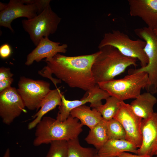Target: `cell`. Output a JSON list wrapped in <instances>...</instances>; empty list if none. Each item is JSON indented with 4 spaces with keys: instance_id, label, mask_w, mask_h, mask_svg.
<instances>
[{
    "instance_id": "cell-1",
    "label": "cell",
    "mask_w": 157,
    "mask_h": 157,
    "mask_svg": "<svg viewBox=\"0 0 157 157\" xmlns=\"http://www.w3.org/2000/svg\"><path fill=\"white\" fill-rule=\"evenodd\" d=\"M99 53L77 56H66L58 53L51 59L45 61L47 65L38 71L39 74L53 81L54 74L69 87L88 91L96 84L92 69Z\"/></svg>"
},
{
    "instance_id": "cell-2",
    "label": "cell",
    "mask_w": 157,
    "mask_h": 157,
    "mask_svg": "<svg viewBox=\"0 0 157 157\" xmlns=\"http://www.w3.org/2000/svg\"><path fill=\"white\" fill-rule=\"evenodd\" d=\"M83 126L78 119L70 115L63 122L44 116L36 126L33 145L37 147L54 141L74 139L83 131Z\"/></svg>"
},
{
    "instance_id": "cell-3",
    "label": "cell",
    "mask_w": 157,
    "mask_h": 157,
    "mask_svg": "<svg viewBox=\"0 0 157 157\" xmlns=\"http://www.w3.org/2000/svg\"><path fill=\"white\" fill-rule=\"evenodd\" d=\"M99 49V54L92 69L97 84L114 79L129 67L137 66V59L124 56L112 46L107 45Z\"/></svg>"
},
{
    "instance_id": "cell-4",
    "label": "cell",
    "mask_w": 157,
    "mask_h": 157,
    "mask_svg": "<svg viewBox=\"0 0 157 157\" xmlns=\"http://www.w3.org/2000/svg\"><path fill=\"white\" fill-rule=\"evenodd\" d=\"M148 76L144 72H131L123 78L98 83L100 88L110 96L120 101L136 98L145 88Z\"/></svg>"
},
{
    "instance_id": "cell-5",
    "label": "cell",
    "mask_w": 157,
    "mask_h": 157,
    "mask_svg": "<svg viewBox=\"0 0 157 157\" xmlns=\"http://www.w3.org/2000/svg\"><path fill=\"white\" fill-rule=\"evenodd\" d=\"M50 0H10L8 3L0 2V26L14 31L11 23L14 19L25 17L30 19L40 13Z\"/></svg>"
},
{
    "instance_id": "cell-6",
    "label": "cell",
    "mask_w": 157,
    "mask_h": 157,
    "mask_svg": "<svg viewBox=\"0 0 157 157\" xmlns=\"http://www.w3.org/2000/svg\"><path fill=\"white\" fill-rule=\"evenodd\" d=\"M146 42L143 40L131 39L126 34L113 30L104 34L98 45V48L110 45L117 49L124 56L138 60L141 67L147 65L148 59L144 51Z\"/></svg>"
},
{
    "instance_id": "cell-7",
    "label": "cell",
    "mask_w": 157,
    "mask_h": 157,
    "mask_svg": "<svg viewBox=\"0 0 157 157\" xmlns=\"http://www.w3.org/2000/svg\"><path fill=\"white\" fill-rule=\"evenodd\" d=\"M134 32L146 42L144 50L148 59L146 66L131 69L130 73L144 72L148 80L145 88L147 92L152 94L157 92V38L152 29L147 27L135 29Z\"/></svg>"
},
{
    "instance_id": "cell-8",
    "label": "cell",
    "mask_w": 157,
    "mask_h": 157,
    "mask_svg": "<svg viewBox=\"0 0 157 157\" xmlns=\"http://www.w3.org/2000/svg\"><path fill=\"white\" fill-rule=\"evenodd\" d=\"M61 18L52 10L50 4L36 16L22 21V26L36 46L42 38L49 37L57 30Z\"/></svg>"
},
{
    "instance_id": "cell-9",
    "label": "cell",
    "mask_w": 157,
    "mask_h": 157,
    "mask_svg": "<svg viewBox=\"0 0 157 157\" xmlns=\"http://www.w3.org/2000/svg\"><path fill=\"white\" fill-rule=\"evenodd\" d=\"M18 86L17 92L25 107L30 110H38L51 90L49 83L24 76L20 77Z\"/></svg>"
},
{
    "instance_id": "cell-10",
    "label": "cell",
    "mask_w": 157,
    "mask_h": 157,
    "mask_svg": "<svg viewBox=\"0 0 157 157\" xmlns=\"http://www.w3.org/2000/svg\"><path fill=\"white\" fill-rule=\"evenodd\" d=\"M122 124L126 134V140L139 148L142 144V119L136 115L130 104L124 101L119 103V108L114 118Z\"/></svg>"
},
{
    "instance_id": "cell-11",
    "label": "cell",
    "mask_w": 157,
    "mask_h": 157,
    "mask_svg": "<svg viewBox=\"0 0 157 157\" xmlns=\"http://www.w3.org/2000/svg\"><path fill=\"white\" fill-rule=\"evenodd\" d=\"M24 102L15 87L0 92V116L3 123L10 125L22 112H26Z\"/></svg>"
},
{
    "instance_id": "cell-12",
    "label": "cell",
    "mask_w": 157,
    "mask_h": 157,
    "mask_svg": "<svg viewBox=\"0 0 157 157\" xmlns=\"http://www.w3.org/2000/svg\"><path fill=\"white\" fill-rule=\"evenodd\" d=\"M88 91V95L80 100H67L62 94L61 96V104L59 106L56 119L61 122L65 121L69 116L72 110L88 103H90V107L95 108L102 104V100L106 99L110 96L106 92L101 89L98 84Z\"/></svg>"
},
{
    "instance_id": "cell-13",
    "label": "cell",
    "mask_w": 157,
    "mask_h": 157,
    "mask_svg": "<svg viewBox=\"0 0 157 157\" xmlns=\"http://www.w3.org/2000/svg\"><path fill=\"white\" fill-rule=\"evenodd\" d=\"M142 142L138 154L153 156L157 155V113L142 119L141 123Z\"/></svg>"
},
{
    "instance_id": "cell-14",
    "label": "cell",
    "mask_w": 157,
    "mask_h": 157,
    "mask_svg": "<svg viewBox=\"0 0 157 157\" xmlns=\"http://www.w3.org/2000/svg\"><path fill=\"white\" fill-rule=\"evenodd\" d=\"M60 44L59 42L50 40L49 37L42 38L35 48L27 56L25 65H30L34 61L39 62L45 58V61H47L59 53H66L67 45L64 44L60 45Z\"/></svg>"
},
{
    "instance_id": "cell-15",
    "label": "cell",
    "mask_w": 157,
    "mask_h": 157,
    "mask_svg": "<svg viewBox=\"0 0 157 157\" xmlns=\"http://www.w3.org/2000/svg\"><path fill=\"white\" fill-rule=\"evenodd\" d=\"M131 16L140 18L153 30L157 25V0H128Z\"/></svg>"
},
{
    "instance_id": "cell-16",
    "label": "cell",
    "mask_w": 157,
    "mask_h": 157,
    "mask_svg": "<svg viewBox=\"0 0 157 157\" xmlns=\"http://www.w3.org/2000/svg\"><path fill=\"white\" fill-rule=\"evenodd\" d=\"M62 94L58 88L51 90L42 102L40 109L32 116L34 119L28 124V129L31 130L36 127L45 115L57 106L61 105V96Z\"/></svg>"
},
{
    "instance_id": "cell-17",
    "label": "cell",
    "mask_w": 157,
    "mask_h": 157,
    "mask_svg": "<svg viewBox=\"0 0 157 157\" xmlns=\"http://www.w3.org/2000/svg\"><path fill=\"white\" fill-rule=\"evenodd\" d=\"M138 148L126 140H108L98 150L97 154L101 157H115L125 151L138 154Z\"/></svg>"
},
{
    "instance_id": "cell-18",
    "label": "cell",
    "mask_w": 157,
    "mask_h": 157,
    "mask_svg": "<svg viewBox=\"0 0 157 157\" xmlns=\"http://www.w3.org/2000/svg\"><path fill=\"white\" fill-rule=\"evenodd\" d=\"M157 99L148 92L141 94L135 99L130 105L135 114L142 119L147 118L154 113L153 108Z\"/></svg>"
},
{
    "instance_id": "cell-19",
    "label": "cell",
    "mask_w": 157,
    "mask_h": 157,
    "mask_svg": "<svg viewBox=\"0 0 157 157\" xmlns=\"http://www.w3.org/2000/svg\"><path fill=\"white\" fill-rule=\"evenodd\" d=\"M70 115L79 120L81 124L92 129L101 120L103 117L100 113L95 108L83 105L72 110Z\"/></svg>"
},
{
    "instance_id": "cell-20",
    "label": "cell",
    "mask_w": 157,
    "mask_h": 157,
    "mask_svg": "<svg viewBox=\"0 0 157 157\" xmlns=\"http://www.w3.org/2000/svg\"><path fill=\"white\" fill-rule=\"evenodd\" d=\"M88 144L92 145L97 150L108 140L107 128V121L103 119L90 129L85 139Z\"/></svg>"
},
{
    "instance_id": "cell-21",
    "label": "cell",
    "mask_w": 157,
    "mask_h": 157,
    "mask_svg": "<svg viewBox=\"0 0 157 157\" xmlns=\"http://www.w3.org/2000/svg\"><path fill=\"white\" fill-rule=\"evenodd\" d=\"M67 142L68 157H94L97 154L98 150L96 149L81 146L78 137Z\"/></svg>"
},
{
    "instance_id": "cell-22",
    "label": "cell",
    "mask_w": 157,
    "mask_h": 157,
    "mask_svg": "<svg viewBox=\"0 0 157 157\" xmlns=\"http://www.w3.org/2000/svg\"><path fill=\"white\" fill-rule=\"evenodd\" d=\"M105 100V104H102L95 108L101 114L103 119L107 121L114 118L118 109L119 103L120 101L111 96Z\"/></svg>"
},
{
    "instance_id": "cell-23",
    "label": "cell",
    "mask_w": 157,
    "mask_h": 157,
    "mask_svg": "<svg viewBox=\"0 0 157 157\" xmlns=\"http://www.w3.org/2000/svg\"><path fill=\"white\" fill-rule=\"evenodd\" d=\"M107 128L108 140H126L125 131L117 120L113 118L107 121Z\"/></svg>"
},
{
    "instance_id": "cell-24",
    "label": "cell",
    "mask_w": 157,
    "mask_h": 157,
    "mask_svg": "<svg viewBox=\"0 0 157 157\" xmlns=\"http://www.w3.org/2000/svg\"><path fill=\"white\" fill-rule=\"evenodd\" d=\"M50 144L49 149L46 157H68L67 141H54Z\"/></svg>"
},
{
    "instance_id": "cell-25",
    "label": "cell",
    "mask_w": 157,
    "mask_h": 157,
    "mask_svg": "<svg viewBox=\"0 0 157 157\" xmlns=\"http://www.w3.org/2000/svg\"><path fill=\"white\" fill-rule=\"evenodd\" d=\"M12 73L8 67H2L0 68V92L10 87L13 81Z\"/></svg>"
},
{
    "instance_id": "cell-26",
    "label": "cell",
    "mask_w": 157,
    "mask_h": 157,
    "mask_svg": "<svg viewBox=\"0 0 157 157\" xmlns=\"http://www.w3.org/2000/svg\"><path fill=\"white\" fill-rule=\"evenodd\" d=\"M12 50L10 46L7 43L4 44L0 47V56L3 59L8 58L11 54Z\"/></svg>"
},
{
    "instance_id": "cell-27",
    "label": "cell",
    "mask_w": 157,
    "mask_h": 157,
    "mask_svg": "<svg viewBox=\"0 0 157 157\" xmlns=\"http://www.w3.org/2000/svg\"><path fill=\"white\" fill-rule=\"evenodd\" d=\"M118 157H153L147 155H134L125 152H122L118 155Z\"/></svg>"
},
{
    "instance_id": "cell-28",
    "label": "cell",
    "mask_w": 157,
    "mask_h": 157,
    "mask_svg": "<svg viewBox=\"0 0 157 157\" xmlns=\"http://www.w3.org/2000/svg\"><path fill=\"white\" fill-rule=\"evenodd\" d=\"M3 157H10V150L9 149H7Z\"/></svg>"
},
{
    "instance_id": "cell-29",
    "label": "cell",
    "mask_w": 157,
    "mask_h": 157,
    "mask_svg": "<svg viewBox=\"0 0 157 157\" xmlns=\"http://www.w3.org/2000/svg\"><path fill=\"white\" fill-rule=\"evenodd\" d=\"M152 30L154 34L157 38V25Z\"/></svg>"
},
{
    "instance_id": "cell-30",
    "label": "cell",
    "mask_w": 157,
    "mask_h": 157,
    "mask_svg": "<svg viewBox=\"0 0 157 157\" xmlns=\"http://www.w3.org/2000/svg\"><path fill=\"white\" fill-rule=\"evenodd\" d=\"M94 157H101L99 156L98 154H97V155H96ZM115 157H118V156H116Z\"/></svg>"
},
{
    "instance_id": "cell-31",
    "label": "cell",
    "mask_w": 157,
    "mask_h": 157,
    "mask_svg": "<svg viewBox=\"0 0 157 157\" xmlns=\"http://www.w3.org/2000/svg\"></svg>"
}]
</instances>
